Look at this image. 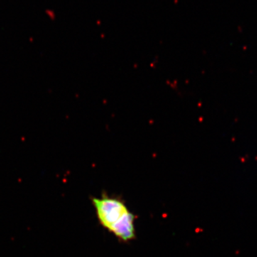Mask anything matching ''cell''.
<instances>
[{
  "mask_svg": "<svg viewBox=\"0 0 257 257\" xmlns=\"http://www.w3.org/2000/svg\"><path fill=\"white\" fill-rule=\"evenodd\" d=\"M92 202L98 221L104 229L124 242L135 239V216L124 201L102 194L92 197Z\"/></svg>",
  "mask_w": 257,
  "mask_h": 257,
  "instance_id": "obj_1",
  "label": "cell"
}]
</instances>
